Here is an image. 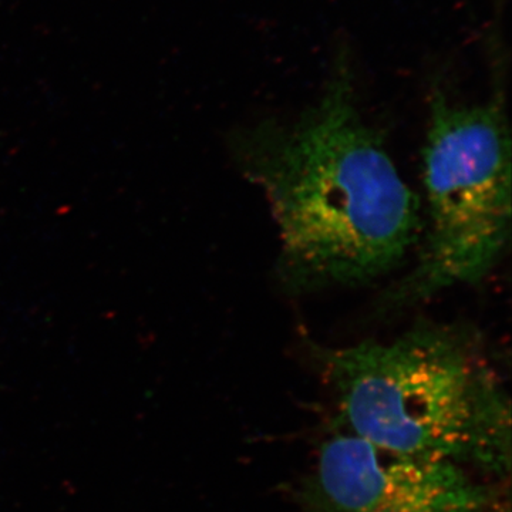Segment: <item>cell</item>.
Masks as SVG:
<instances>
[{
	"instance_id": "6da1fadb",
	"label": "cell",
	"mask_w": 512,
	"mask_h": 512,
	"mask_svg": "<svg viewBox=\"0 0 512 512\" xmlns=\"http://www.w3.org/2000/svg\"><path fill=\"white\" fill-rule=\"evenodd\" d=\"M232 148L271 207L279 274L293 291L375 281L416 244L419 198L360 114L345 47L315 104L295 121L239 131Z\"/></svg>"
},
{
	"instance_id": "3957f363",
	"label": "cell",
	"mask_w": 512,
	"mask_h": 512,
	"mask_svg": "<svg viewBox=\"0 0 512 512\" xmlns=\"http://www.w3.org/2000/svg\"><path fill=\"white\" fill-rule=\"evenodd\" d=\"M427 229L409 275L383 308L426 301L477 284L497 264L511 232V143L500 96L463 104L434 87L423 150Z\"/></svg>"
},
{
	"instance_id": "277c9868",
	"label": "cell",
	"mask_w": 512,
	"mask_h": 512,
	"mask_svg": "<svg viewBox=\"0 0 512 512\" xmlns=\"http://www.w3.org/2000/svg\"><path fill=\"white\" fill-rule=\"evenodd\" d=\"M312 512H485L490 491L454 461L407 456L340 434L320 447Z\"/></svg>"
},
{
	"instance_id": "7a4b0ae2",
	"label": "cell",
	"mask_w": 512,
	"mask_h": 512,
	"mask_svg": "<svg viewBox=\"0 0 512 512\" xmlns=\"http://www.w3.org/2000/svg\"><path fill=\"white\" fill-rule=\"evenodd\" d=\"M353 436L434 460L510 467V410L477 339L420 323L392 342L313 346Z\"/></svg>"
}]
</instances>
